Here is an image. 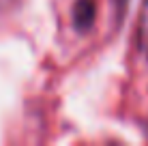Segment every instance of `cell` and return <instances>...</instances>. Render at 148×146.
I'll return each mask as SVG.
<instances>
[{"mask_svg":"<svg viewBox=\"0 0 148 146\" xmlns=\"http://www.w3.org/2000/svg\"><path fill=\"white\" fill-rule=\"evenodd\" d=\"M97 4L95 0H77L73 7V26L77 30H88L95 24Z\"/></svg>","mask_w":148,"mask_h":146,"instance_id":"obj_1","label":"cell"},{"mask_svg":"<svg viewBox=\"0 0 148 146\" xmlns=\"http://www.w3.org/2000/svg\"><path fill=\"white\" fill-rule=\"evenodd\" d=\"M135 43L142 56L148 58V0H142L140 17H137V30H135Z\"/></svg>","mask_w":148,"mask_h":146,"instance_id":"obj_2","label":"cell"}]
</instances>
